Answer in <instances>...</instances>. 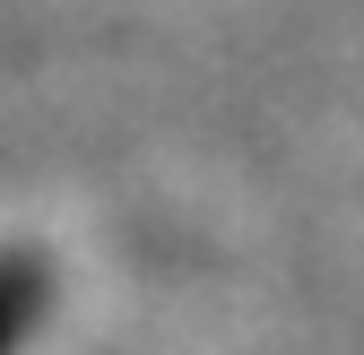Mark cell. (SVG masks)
Returning <instances> with one entry per match:
<instances>
[{
    "instance_id": "1",
    "label": "cell",
    "mask_w": 364,
    "mask_h": 355,
    "mask_svg": "<svg viewBox=\"0 0 364 355\" xmlns=\"http://www.w3.org/2000/svg\"><path fill=\"white\" fill-rule=\"evenodd\" d=\"M26 321H35V278H26V269H0V355L18 346Z\"/></svg>"
}]
</instances>
